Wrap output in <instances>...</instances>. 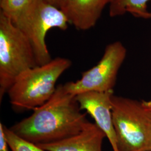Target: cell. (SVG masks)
<instances>
[{"label":"cell","instance_id":"obj_3","mask_svg":"<svg viewBox=\"0 0 151 151\" xmlns=\"http://www.w3.org/2000/svg\"><path fill=\"white\" fill-rule=\"evenodd\" d=\"M111 110L118 151H151V110L143 101L113 95Z\"/></svg>","mask_w":151,"mask_h":151},{"label":"cell","instance_id":"obj_14","mask_svg":"<svg viewBox=\"0 0 151 151\" xmlns=\"http://www.w3.org/2000/svg\"><path fill=\"white\" fill-rule=\"evenodd\" d=\"M43 1L61 10L65 6L67 0H43Z\"/></svg>","mask_w":151,"mask_h":151},{"label":"cell","instance_id":"obj_9","mask_svg":"<svg viewBox=\"0 0 151 151\" xmlns=\"http://www.w3.org/2000/svg\"><path fill=\"white\" fill-rule=\"evenodd\" d=\"M112 1L67 0L61 10L76 29L86 30L95 25L104 7Z\"/></svg>","mask_w":151,"mask_h":151},{"label":"cell","instance_id":"obj_15","mask_svg":"<svg viewBox=\"0 0 151 151\" xmlns=\"http://www.w3.org/2000/svg\"><path fill=\"white\" fill-rule=\"evenodd\" d=\"M145 106L148 109L151 110V100L150 101H143Z\"/></svg>","mask_w":151,"mask_h":151},{"label":"cell","instance_id":"obj_10","mask_svg":"<svg viewBox=\"0 0 151 151\" xmlns=\"http://www.w3.org/2000/svg\"><path fill=\"white\" fill-rule=\"evenodd\" d=\"M35 1L0 0V12L25 33L28 27Z\"/></svg>","mask_w":151,"mask_h":151},{"label":"cell","instance_id":"obj_1","mask_svg":"<svg viewBox=\"0 0 151 151\" xmlns=\"http://www.w3.org/2000/svg\"><path fill=\"white\" fill-rule=\"evenodd\" d=\"M76 96L58 85L47 103L10 128L16 135L35 145L57 142L79 133L88 122Z\"/></svg>","mask_w":151,"mask_h":151},{"label":"cell","instance_id":"obj_4","mask_svg":"<svg viewBox=\"0 0 151 151\" xmlns=\"http://www.w3.org/2000/svg\"><path fill=\"white\" fill-rule=\"evenodd\" d=\"M38 66L27 35L0 12V101L16 78Z\"/></svg>","mask_w":151,"mask_h":151},{"label":"cell","instance_id":"obj_16","mask_svg":"<svg viewBox=\"0 0 151 151\" xmlns=\"http://www.w3.org/2000/svg\"><path fill=\"white\" fill-rule=\"evenodd\" d=\"M142 18H143V19H151V12H148L147 13H146V14H145V15L143 16Z\"/></svg>","mask_w":151,"mask_h":151},{"label":"cell","instance_id":"obj_8","mask_svg":"<svg viewBox=\"0 0 151 151\" xmlns=\"http://www.w3.org/2000/svg\"><path fill=\"white\" fill-rule=\"evenodd\" d=\"M104 132L95 123L88 122L77 134L57 142L38 145L47 151H103Z\"/></svg>","mask_w":151,"mask_h":151},{"label":"cell","instance_id":"obj_12","mask_svg":"<svg viewBox=\"0 0 151 151\" xmlns=\"http://www.w3.org/2000/svg\"><path fill=\"white\" fill-rule=\"evenodd\" d=\"M4 132L6 142L12 151H47L19 137L4 125Z\"/></svg>","mask_w":151,"mask_h":151},{"label":"cell","instance_id":"obj_7","mask_svg":"<svg viewBox=\"0 0 151 151\" xmlns=\"http://www.w3.org/2000/svg\"><path fill=\"white\" fill-rule=\"evenodd\" d=\"M113 90L106 92H88L76 96L81 110H85L104 132L113 151H118L114 127L111 97Z\"/></svg>","mask_w":151,"mask_h":151},{"label":"cell","instance_id":"obj_13","mask_svg":"<svg viewBox=\"0 0 151 151\" xmlns=\"http://www.w3.org/2000/svg\"><path fill=\"white\" fill-rule=\"evenodd\" d=\"M9 146L6 140L4 132V124L0 123V151H9Z\"/></svg>","mask_w":151,"mask_h":151},{"label":"cell","instance_id":"obj_6","mask_svg":"<svg viewBox=\"0 0 151 151\" xmlns=\"http://www.w3.org/2000/svg\"><path fill=\"white\" fill-rule=\"evenodd\" d=\"M68 23L67 17L62 10L43 0L35 1L24 34L32 46L38 65H45L52 60L45 43L48 32L54 27L65 30Z\"/></svg>","mask_w":151,"mask_h":151},{"label":"cell","instance_id":"obj_2","mask_svg":"<svg viewBox=\"0 0 151 151\" xmlns=\"http://www.w3.org/2000/svg\"><path fill=\"white\" fill-rule=\"evenodd\" d=\"M71 65L70 60L57 57L22 72L7 93L12 108L16 111L33 110L47 103L55 92L58 78Z\"/></svg>","mask_w":151,"mask_h":151},{"label":"cell","instance_id":"obj_11","mask_svg":"<svg viewBox=\"0 0 151 151\" xmlns=\"http://www.w3.org/2000/svg\"><path fill=\"white\" fill-rule=\"evenodd\" d=\"M150 0H113L110 4L109 15H123L129 12L136 17L142 18L147 13V3Z\"/></svg>","mask_w":151,"mask_h":151},{"label":"cell","instance_id":"obj_5","mask_svg":"<svg viewBox=\"0 0 151 151\" xmlns=\"http://www.w3.org/2000/svg\"><path fill=\"white\" fill-rule=\"evenodd\" d=\"M126 55L127 49L122 42L116 41L108 44L97 65L83 72L80 80L64 84L66 91L76 96L88 92L113 90Z\"/></svg>","mask_w":151,"mask_h":151}]
</instances>
